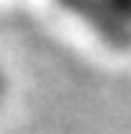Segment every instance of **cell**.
Listing matches in <instances>:
<instances>
[{"label": "cell", "instance_id": "6da1fadb", "mask_svg": "<svg viewBox=\"0 0 131 134\" xmlns=\"http://www.w3.org/2000/svg\"><path fill=\"white\" fill-rule=\"evenodd\" d=\"M8 90H10V77H8L5 67L0 65V108H3L5 100H8Z\"/></svg>", "mask_w": 131, "mask_h": 134}]
</instances>
